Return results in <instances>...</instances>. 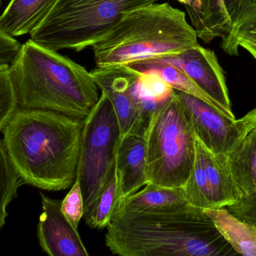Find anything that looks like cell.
<instances>
[{"label":"cell","instance_id":"28","mask_svg":"<svg viewBox=\"0 0 256 256\" xmlns=\"http://www.w3.org/2000/svg\"><path fill=\"white\" fill-rule=\"evenodd\" d=\"M178 2H179L182 3V4H183L184 6H186V4H188V3L190 2V0H177Z\"/></svg>","mask_w":256,"mask_h":256},{"label":"cell","instance_id":"2","mask_svg":"<svg viewBox=\"0 0 256 256\" xmlns=\"http://www.w3.org/2000/svg\"><path fill=\"white\" fill-rule=\"evenodd\" d=\"M105 243L120 256H240L204 210L120 215L108 225Z\"/></svg>","mask_w":256,"mask_h":256},{"label":"cell","instance_id":"20","mask_svg":"<svg viewBox=\"0 0 256 256\" xmlns=\"http://www.w3.org/2000/svg\"><path fill=\"white\" fill-rule=\"evenodd\" d=\"M21 184L22 182L8 158L0 137V228L6 224L8 206L18 196Z\"/></svg>","mask_w":256,"mask_h":256},{"label":"cell","instance_id":"5","mask_svg":"<svg viewBox=\"0 0 256 256\" xmlns=\"http://www.w3.org/2000/svg\"><path fill=\"white\" fill-rule=\"evenodd\" d=\"M160 0H56L30 40L58 52H80L103 38L126 13Z\"/></svg>","mask_w":256,"mask_h":256},{"label":"cell","instance_id":"24","mask_svg":"<svg viewBox=\"0 0 256 256\" xmlns=\"http://www.w3.org/2000/svg\"><path fill=\"white\" fill-rule=\"evenodd\" d=\"M239 46L244 48L256 60V28L238 33L224 50L228 55H238Z\"/></svg>","mask_w":256,"mask_h":256},{"label":"cell","instance_id":"27","mask_svg":"<svg viewBox=\"0 0 256 256\" xmlns=\"http://www.w3.org/2000/svg\"><path fill=\"white\" fill-rule=\"evenodd\" d=\"M256 4V0H242L240 2V15L248 8L252 7Z\"/></svg>","mask_w":256,"mask_h":256},{"label":"cell","instance_id":"12","mask_svg":"<svg viewBox=\"0 0 256 256\" xmlns=\"http://www.w3.org/2000/svg\"><path fill=\"white\" fill-rule=\"evenodd\" d=\"M42 213L38 225V237L49 256H90L78 228L62 212L60 200L42 194Z\"/></svg>","mask_w":256,"mask_h":256},{"label":"cell","instance_id":"14","mask_svg":"<svg viewBox=\"0 0 256 256\" xmlns=\"http://www.w3.org/2000/svg\"><path fill=\"white\" fill-rule=\"evenodd\" d=\"M116 170L120 200L138 192L148 184L144 138L138 136L122 138L117 152Z\"/></svg>","mask_w":256,"mask_h":256},{"label":"cell","instance_id":"19","mask_svg":"<svg viewBox=\"0 0 256 256\" xmlns=\"http://www.w3.org/2000/svg\"><path fill=\"white\" fill-rule=\"evenodd\" d=\"M116 172L108 182L94 202L84 212L87 225L92 228H102L108 226L120 202Z\"/></svg>","mask_w":256,"mask_h":256},{"label":"cell","instance_id":"22","mask_svg":"<svg viewBox=\"0 0 256 256\" xmlns=\"http://www.w3.org/2000/svg\"><path fill=\"white\" fill-rule=\"evenodd\" d=\"M61 209L69 222L78 228L84 215V202L80 186L76 180L68 194L62 201Z\"/></svg>","mask_w":256,"mask_h":256},{"label":"cell","instance_id":"13","mask_svg":"<svg viewBox=\"0 0 256 256\" xmlns=\"http://www.w3.org/2000/svg\"><path fill=\"white\" fill-rule=\"evenodd\" d=\"M242 0H190L184 6L198 38L206 44L225 39L240 15Z\"/></svg>","mask_w":256,"mask_h":256},{"label":"cell","instance_id":"15","mask_svg":"<svg viewBox=\"0 0 256 256\" xmlns=\"http://www.w3.org/2000/svg\"><path fill=\"white\" fill-rule=\"evenodd\" d=\"M190 206L183 188H164L148 184L138 192L120 200L114 216L170 212Z\"/></svg>","mask_w":256,"mask_h":256},{"label":"cell","instance_id":"17","mask_svg":"<svg viewBox=\"0 0 256 256\" xmlns=\"http://www.w3.org/2000/svg\"><path fill=\"white\" fill-rule=\"evenodd\" d=\"M250 127L228 155V168L242 197L256 192V126Z\"/></svg>","mask_w":256,"mask_h":256},{"label":"cell","instance_id":"23","mask_svg":"<svg viewBox=\"0 0 256 256\" xmlns=\"http://www.w3.org/2000/svg\"><path fill=\"white\" fill-rule=\"evenodd\" d=\"M226 208L236 218L254 226L256 231V192L242 197Z\"/></svg>","mask_w":256,"mask_h":256},{"label":"cell","instance_id":"18","mask_svg":"<svg viewBox=\"0 0 256 256\" xmlns=\"http://www.w3.org/2000/svg\"><path fill=\"white\" fill-rule=\"evenodd\" d=\"M203 210L238 255L256 256V231L254 226L236 218L226 208Z\"/></svg>","mask_w":256,"mask_h":256},{"label":"cell","instance_id":"10","mask_svg":"<svg viewBox=\"0 0 256 256\" xmlns=\"http://www.w3.org/2000/svg\"><path fill=\"white\" fill-rule=\"evenodd\" d=\"M197 138L215 155H228L250 129L244 120H232L209 104L176 92Z\"/></svg>","mask_w":256,"mask_h":256},{"label":"cell","instance_id":"21","mask_svg":"<svg viewBox=\"0 0 256 256\" xmlns=\"http://www.w3.org/2000/svg\"><path fill=\"white\" fill-rule=\"evenodd\" d=\"M9 68L0 70V132L18 110Z\"/></svg>","mask_w":256,"mask_h":256},{"label":"cell","instance_id":"29","mask_svg":"<svg viewBox=\"0 0 256 256\" xmlns=\"http://www.w3.org/2000/svg\"><path fill=\"white\" fill-rule=\"evenodd\" d=\"M4 68H0V70H2V69H4Z\"/></svg>","mask_w":256,"mask_h":256},{"label":"cell","instance_id":"6","mask_svg":"<svg viewBox=\"0 0 256 256\" xmlns=\"http://www.w3.org/2000/svg\"><path fill=\"white\" fill-rule=\"evenodd\" d=\"M94 82L112 104L122 138H144L156 112L176 96V91L154 72L128 66L98 68L90 72Z\"/></svg>","mask_w":256,"mask_h":256},{"label":"cell","instance_id":"4","mask_svg":"<svg viewBox=\"0 0 256 256\" xmlns=\"http://www.w3.org/2000/svg\"><path fill=\"white\" fill-rule=\"evenodd\" d=\"M198 44L184 12L156 2L126 13L92 48L96 67L103 68L178 55Z\"/></svg>","mask_w":256,"mask_h":256},{"label":"cell","instance_id":"9","mask_svg":"<svg viewBox=\"0 0 256 256\" xmlns=\"http://www.w3.org/2000/svg\"><path fill=\"white\" fill-rule=\"evenodd\" d=\"M228 155L214 154L196 136L195 160L183 188L191 206L202 210L224 208L242 198L228 168Z\"/></svg>","mask_w":256,"mask_h":256},{"label":"cell","instance_id":"30","mask_svg":"<svg viewBox=\"0 0 256 256\" xmlns=\"http://www.w3.org/2000/svg\"><path fill=\"white\" fill-rule=\"evenodd\" d=\"M1 1H2V0H0V4H1Z\"/></svg>","mask_w":256,"mask_h":256},{"label":"cell","instance_id":"16","mask_svg":"<svg viewBox=\"0 0 256 256\" xmlns=\"http://www.w3.org/2000/svg\"><path fill=\"white\" fill-rule=\"evenodd\" d=\"M56 0H10L0 16V30L10 37L31 34L43 22Z\"/></svg>","mask_w":256,"mask_h":256},{"label":"cell","instance_id":"8","mask_svg":"<svg viewBox=\"0 0 256 256\" xmlns=\"http://www.w3.org/2000/svg\"><path fill=\"white\" fill-rule=\"evenodd\" d=\"M121 130L112 104L104 93L85 120L76 182L82 191L84 212L115 176Z\"/></svg>","mask_w":256,"mask_h":256},{"label":"cell","instance_id":"1","mask_svg":"<svg viewBox=\"0 0 256 256\" xmlns=\"http://www.w3.org/2000/svg\"><path fill=\"white\" fill-rule=\"evenodd\" d=\"M84 124L85 120L51 111L16 110L2 140L22 183L48 191L72 188Z\"/></svg>","mask_w":256,"mask_h":256},{"label":"cell","instance_id":"11","mask_svg":"<svg viewBox=\"0 0 256 256\" xmlns=\"http://www.w3.org/2000/svg\"><path fill=\"white\" fill-rule=\"evenodd\" d=\"M160 58L183 72L222 114L236 120L224 70L214 51L198 44L182 54Z\"/></svg>","mask_w":256,"mask_h":256},{"label":"cell","instance_id":"26","mask_svg":"<svg viewBox=\"0 0 256 256\" xmlns=\"http://www.w3.org/2000/svg\"><path fill=\"white\" fill-rule=\"evenodd\" d=\"M244 120L249 124L250 126H256V109L248 112L243 117Z\"/></svg>","mask_w":256,"mask_h":256},{"label":"cell","instance_id":"3","mask_svg":"<svg viewBox=\"0 0 256 256\" xmlns=\"http://www.w3.org/2000/svg\"><path fill=\"white\" fill-rule=\"evenodd\" d=\"M9 74L19 110L85 120L100 98L90 72L30 39L21 45Z\"/></svg>","mask_w":256,"mask_h":256},{"label":"cell","instance_id":"7","mask_svg":"<svg viewBox=\"0 0 256 256\" xmlns=\"http://www.w3.org/2000/svg\"><path fill=\"white\" fill-rule=\"evenodd\" d=\"M144 140L148 184L183 188L195 160L196 135L177 94L156 112Z\"/></svg>","mask_w":256,"mask_h":256},{"label":"cell","instance_id":"25","mask_svg":"<svg viewBox=\"0 0 256 256\" xmlns=\"http://www.w3.org/2000/svg\"><path fill=\"white\" fill-rule=\"evenodd\" d=\"M256 28V4L248 8L240 14L230 34L222 40V48H225L236 34Z\"/></svg>","mask_w":256,"mask_h":256}]
</instances>
